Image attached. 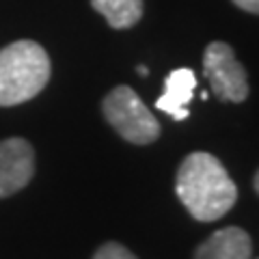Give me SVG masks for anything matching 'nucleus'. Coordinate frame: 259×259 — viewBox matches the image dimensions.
I'll return each mask as SVG.
<instances>
[{
    "instance_id": "obj_1",
    "label": "nucleus",
    "mask_w": 259,
    "mask_h": 259,
    "mask_svg": "<svg viewBox=\"0 0 259 259\" xmlns=\"http://www.w3.org/2000/svg\"><path fill=\"white\" fill-rule=\"evenodd\" d=\"M175 192L190 216L201 223L223 218L238 201V188L223 162L205 151H194L182 160Z\"/></svg>"
},
{
    "instance_id": "obj_2",
    "label": "nucleus",
    "mask_w": 259,
    "mask_h": 259,
    "mask_svg": "<svg viewBox=\"0 0 259 259\" xmlns=\"http://www.w3.org/2000/svg\"><path fill=\"white\" fill-rule=\"evenodd\" d=\"M50 80V56L44 46L20 39L0 50V106H18L37 97Z\"/></svg>"
},
{
    "instance_id": "obj_3",
    "label": "nucleus",
    "mask_w": 259,
    "mask_h": 259,
    "mask_svg": "<svg viewBox=\"0 0 259 259\" xmlns=\"http://www.w3.org/2000/svg\"><path fill=\"white\" fill-rule=\"evenodd\" d=\"M102 112L106 121L123 136L127 143L134 145H149L158 141L160 123L153 112L145 106V102L136 95L134 89L117 87L104 97Z\"/></svg>"
},
{
    "instance_id": "obj_4",
    "label": "nucleus",
    "mask_w": 259,
    "mask_h": 259,
    "mask_svg": "<svg viewBox=\"0 0 259 259\" xmlns=\"http://www.w3.org/2000/svg\"><path fill=\"white\" fill-rule=\"evenodd\" d=\"M203 74L209 87L221 102L240 104L248 97L246 69L238 59L233 48L225 41H212L203 54Z\"/></svg>"
},
{
    "instance_id": "obj_5",
    "label": "nucleus",
    "mask_w": 259,
    "mask_h": 259,
    "mask_svg": "<svg viewBox=\"0 0 259 259\" xmlns=\"http://www.w3.org/2000/svg\"><path fill=\"white\" fill-rule=\"evenodd\" d=\"M35 175V149L26 139L0 141V199L26 188Z\"/></svg>"
},
{
    "instance_id": "obj_6",
    "label": "nucleus",
    "mask_w": 259,
    "mask_h": 259,
    "mask_svg": "<svg viewBox=\"0 0 259 259\" xmlns=\"http://www.w3.org/2000/svg\"><path fill=\"white\" fill-rule=\"evenodd\" d=\"M253 242L242 227H225L194 250V259H250Z\"/></svg>"
},
{
    "instance_id": "obj_7",
    "label": "nucleus",
    "mask_w": 259,
    "mask_h": 259,
    "mask_svg": "<svg viewBox=\"0 0 259 259\" xmlns=\"http://www.w3.org/2000/svg\"><path fill=\"white\" fill-rule=\"evenodd\" d=\"M194 89H197V76L188 67L173 69L164 80V93L158 97L156 108L171 115L175 121L188 119V104L194 97Z\"/></svg>"
},
{
    "instance_id": "obj_8",
    "label": "nucleus",
    "mask_w": 259,
    "mask_h": 259,
    "mask_svg": "<svg viewBox=\"0 0 259 259\" xmlns=\"http://www.w3.org/2000/svg\"><path fill=\"white\" fill-rule=\"evenodd\" d=\"M91 7L117 30L132 28L143 18V0H91Z\"/></svg>"
},
{
    "instance_id": "obj_9",
    "label": "nucleus",
    "mask_w": 259,
    "mask_h": 259,
    "mask_svg": "<svg viewBox=\"0 0 259 259\" xmlns=\"http://www.w3.org/2000/svg\"><path fill=\"white\" fill-rule=\"evenodd\" d=\"M93 259H139V257L132 250H127L123 244H119V242H106V244H102L95 250Z\"/></svg>"
},
{
    "instance_id": "obj_10",
    "label": "nucleus",
    "mask_w": 259,
    "mask_h": 259,
    "mask_svg": "<svg viewBox=\"0 0 259 259\" xmlns=\"http://www.w3.org/2000/svg\"><path fill=\"white\" fill-rule=\"evenodd\" d=\"M236 7H240L242 11H248V13H255L259 15V0H231Z\"/></svg>"
},
{
    "instance_id": "obj_11",
    "label": "nucleus",
    "mask_w": 259,
    "mask_h": 259,
    "mask_svg": "<svg viewBox=\"0 0 259 259\" xmlns=\"http://www.w3.org/2000/svg\"><path fill=\"white\" fill-rule=\"evenodd\" d=\"M136 71H139V76H147V74H149V69L145 67V65H139V67H136Z\"/></svg>"
},
{
    "instance_id": "obj_12",
    "label": "nucleus",
    "mask_w": 259,
    "mask_h": 259,
    "mask_svg": "<svg viewBox=\"0 0 259 259\" xmlns=\"http://www.w3.org/2000/svg\"><path fill=\"white\" fill-rule=\"evenodd\" d=\"M253 186H255V190H257V194H259V171H257V175H255V182H253Z\"/></svg>"
}]
</instances>
